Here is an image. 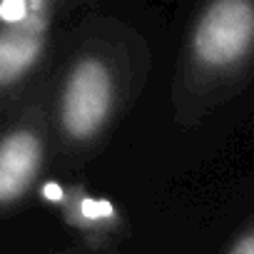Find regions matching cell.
<instances>
[{"label":"cell","instance_id":"1","mask_svg":"<svg viewBox=\"0 0 254 254\" xmlns=\"http://www.w3.org/2000/svg\"><path fill=\"white\" fill-rule=\"evenodd\" d=\"M152 72L147 38L115 15H87L60 40L48 72L53 155L67 167L97 157Z\"/></svg>","mask_w":254,"mask_h":254},{"label":"cell","instance_id":"2","mask_svg":"<svg viewBox=\"0 0 254 254\" xmlns=\"http://www.w3.org/2000/svg\"><path fill=\"white\" fill-rule=\"evenodd\" d=\"M254 80V0H209L187 25L170 82L175 125L197 127Z\"/></svg>","mask_w":254,"mask_h":254},{"label":"cell","instance_id":"3","mask_svg":"<svg viewBox=\"0 0 254 254\" xmlns=\"http://www.w3.org/2000/svg\"><path fill=\"white\" fill-rule=\"evenodd\" d=\"M0 209L13 214L38 192L53 155L48 80L10 110L0 112Z\"/></svg>","mask_w":254,"mask_h":254},{"label":"cell","instance_id":"4","mask_svg":"<svg viewBox=\"0 0 254 254\" xmlns=\"http://www.w3.org/2000/svg\"><path fill=\"white\" fill-rule=\"evenodd\" d=\"M65 5L58 0H20L3 5L0 20V112L10 110L48 80L55 58V25Z\"/></svg>","mask_w":254,"mask_h":254},{"label":"cell","instance_id":"5","mask_svg":"<svg viewBox=\"0 0 254 254\" xmlns=\"http://www.w3.org/2000/svg\"><path fill=\"white\" fill-rule=\"evenodd\" d=\"M48 202H53L63 224L80 237L82 247L102 252L117 249V244L130 232L120 204L105 194H95L82 182H65L53 187V197Z\"/></svg>","mask_w":254,"mask_h":254},{"label":"cell","instance_id":"6","mask_svg":"<svg viewBox=\"0 0 254 254\" xmlns=\"http://www.w3.org/2000/svg\"><path fill=\"white\" fill-rule=\"evenodd\" d=\"M222 254H254V214L239 227Z\"/></svg>","mask_w":254,"mask_h":254},{"label":"cell","instance_id":"7","mask_svg":"<svg viewBox=\"0 0 254 254\" xmlns=\"http://www.w3.org/2000/svg\"><path fill=\"white\" fill-rule=\"evenodd\" d=\"M45 254H120L117 249H90V247H82V244H75V247H65V249H53V252H45Z\"/></svg>","mask_w":254,"mask_h":254}]
</instances>
